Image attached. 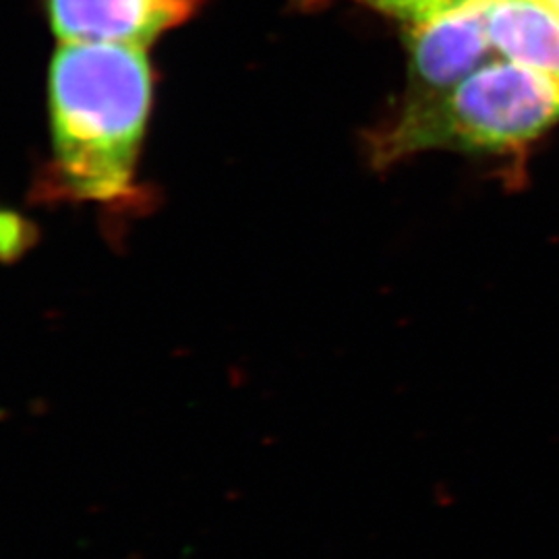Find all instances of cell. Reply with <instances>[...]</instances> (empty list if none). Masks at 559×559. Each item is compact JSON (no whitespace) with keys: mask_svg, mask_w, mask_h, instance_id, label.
Returning a JSON list of instances; mask_svg holds the SVG:
<instances>
[{"mask_svg":"<svg viewBox=\"0 0 559 559\" xmlns=\"http://www.w3.org/2000/svg\"><path fill=\"white\" fill-rule=\"evenodd\" d=\"M154 90L147 48L62 41L48 71L50 175L59 193L117 203L133 191Z\"/></svg>","mask_w":559,"mask_h":559,"instance_id":"6da1fadb","label":"cell"},{"mask_svg":"<svg viewBox=\"0 0 559 559\" xmlns=\"http://www.w3.org/2000/svg\"><path fill=\"white\" fill-rule=\"evenodd\" d=\"M408 92L404 98L440 96L483 67L496 50L483 2L441 20L406 27Z\"/></svg>","mask_w":559,"mask_h":559,"instance_id":"277c9868","label":"cell"},{"mask_svg":"<svg viewBox=\"0 0 559 559\" xmlns=\"http://www.w3.org/2000/svg\"><path fill=\"white\" fill-rule=\"evenodd\" d=\"M559 122V78L514 60H491L450 92L404 98L399 117L371 140V158L388 168L431 150L508 154Z\"/></svg>","mask_w":559,"mask_h":559,"instance_id":"7a4b0ae2","label":"cell"},{"mask_svg":"<svg viewBox=\"0 0 559 559\" xmlns=\"http://www.w3.org/2000/svg\"><path fill=\"white\" fill-rule=\"evenodd\" d=\"M390 20L406 23V27L441 20L460 9L479 4L483 0H357Z\"/></svg>","mask_w":559,"mask_h":559,"instance_id":"8992f818","label":"cell"},{"mask_svg":"<svg viewBox=\"0 0 559 559\" xmlns=\"http://www.w3.org/2000/svg\"><path fill=\"white\" fill-rule=\"evenodd\" d=\"M62 41L147 48L193 20L203 0H41Z\"/></svg>","mask_w":559,"mask_h":559,"instance_id":"3957f363","label":"cell"},{"mask_svg":"<svg viewBox=\"0 0 559 559\" xmlns=\"http://www.w3.org/2000/svg\"><path fill=\"white\" fill-rule=\"evenodd\" d=\"M487 34L503 59L559 78V11L547 0H483Z\"/></svg>","mask_w":559,"mask_h":559,"instance_id":"5b68a950","label":"cell"},{"mask_svg":"<svg viewBox=\"0 0 559 559\" xmlns=\"http://www.w3.org/2000/svg\"><path fill=\"white\" fill-rule=\"evenodd\" d=\"M547 2H549L551 7H556V9L559 11V0H547Z\"/></svg>","mask_w":559,"mask_h":559,"instance_id":"52a82bcc","label":"cell"}]
</instances>
